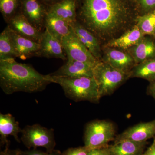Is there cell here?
I'll return each mask as SVG.
<instances>
[{"mask_svg": "<svg viewBox=\"0 0 155 155\" xmlns=\"http://www.w3.org/2000/svg\"><path fill=\"white\" fill-rule=\"evenodd\" d=\"M40 44V49L38 57L67 60L61 42L53 36L46 28L43 31Z\"/></svg>", "mask_w": 155, "mask_h": 155, "instance_id": "11", "label": "cell"}, {"mask_svg": "<svg viewBox=\"0 0 155 155\" xmlns=\"http://www.w3.org/2000/svg\"><path fill=\"white\" fill-rule=\"evenodd\" d=\"M147 94L152 97L155 101V81L150 83L147 88Z\"/></svg>", "mask_w": 155, "mask_h": 155, "instance_id": "31", "label": "cell"}, {"mask_svg": "<svg viewBox=\"0 0 155 155\" xmlns=\"http://www.w3.org/2000/svg\"><path fill=\"white\" fill-rule=\"evenodd\" d=\"M20 140L28 150L42 147L47 151L51 152L56 146L54 130L38 124L25 126L22 130Z\"/></svg>", "mask_w": 155, "mask_h": 155, "instance_id": "6", "label": "cell"}, {"mask_svg": "<svg viewBox=\"0 0 155 155\" xmlns=\"http://www.w3.org/2000/svg\"><path fill=\"white\" fill-rule=\"evenodd\" d=\"M51 83L49 75H42L29 64L15 59L0 61V86L6 94L41 91Z\"/></svg>", "mask_w": 155, "mask_h": 155, "instance_id": "2", "label": "cell"}, {"mask_svg": "<svg viewBox=\"0 0 155 155\" xmlns=\"http://www.w3.org/2000/svg\"><path fill=\"white\" fill-rule=\"evenodd\" d=\"M139 78L150 82L155 81V58L137 64L129 73V78Z\"/></svg>", "mask_w": 155, "mask_h": 155, "instance_id": "22", "label": "cell"}, {"mask_svg": "<svg viewBox=\"0 0 155 155\" xmlns=\"http://www.w3.org/2000/svg\"><path fill=\"white\" fill-rule=\"evenodd\" d=\"M134 1L139 12L143 13V14L155 10V0H134Z\"/></svg>", "mask_w": 155, "mask_h": 155, "instance_id": "26", "label": "cell"}, {"mask_svg": "<svg viewBox=\"0 0 155 155\" xmlns=\"http://www.w3.org/2000/svg\"><path fill=\"white\" fill-rule=\"evenodd\" d=\"M70 25L79 40L97 60L101 61V51L98 39L78 21Z\"/></svg>", "mask_w": 155, "mask_h": 155, "instance_id": "16", "label": "cell"}, {"mask_svg": "<svg viewBox=\"0 0 155 155\" xmlns=\"http://www.w3.org/2000/svg\"><path fill=\"white\" fill-rule=\"evenodd\" d=\"M131 54L135 65L143 61L155 58V43L150 39L143 38L132 47Z\"/></svg>", "mask_w": 155, "mask_h": 155, "instance_id": "20", "label": "cell"}, {"mask_svg": "<svg viewBox=\"0 0 155 155\" xmlns=\"http://www.w3.org/2000/svg\"><path fill=\"white\" fill-rule=\"evenodd\" d=\"M94 66L81 61L67 60V62L51 75L69 77H93Z\"/></svg>", "mask_w": 155, "mask_h": 155, "instance_id": "12", "label": "cell"}, {"mask_svg": "<svg viewBox=\"0 0 155 155\" xmlns=\"http://www.w3.org/2000/svg\"><path fill=\"white\" fill-rule=\"evenodd\" d=\"M49 76L51 82L59 84L69 99L94 104L98 103L101 99L97 84L93 77H69L51 74Z\"/></svg>", "mask_w": 155, "mask_h": 155, "instance_id": "3", "label": "cell"}, {"mask_svg": "<svg viewBox=\"0 0 155 155\" xmlns=\"http://www.w3.org/2000/svg\"><path fill=\"white\" fill-rule=\"evenodd\" d=\"M10 29L17 58L25 60L32 57H38L40 44L20 36Z\"/></svg>", "mask_w": 155, "mask_h": 155, "instance_id": "15", "label": "cell"}, {"mask_svg": "<svg viewBox=\"0 0 155 155\" xmlns=\"http://www.w3.org/2000/svg\"><path fill=\"white\" fill-rule=\"evenodd\" d=\"M22 129L19 127V122L10 114H0V140L1 145H10L7 139L9 136H12L18 142L21 140L18 137L19 133H22Z\"/></svg>", "mask_w": 155, "mask_h": 155, "instance_id": "17", "label": "cell"}, {"mask_svg": "<svg viewBox=\"0 0 155 155\" xmlns=\"http://www.w3.org/2000/svg\"><path fill=\"white\" fill-rule=\"evenodd\" d=\"M108 146L91 150L88 155H110Z\"/></svg>", "mask_w": 155, "mask_h": 155, "instance_id": "29", "label": "cell"}, {"mask_svg": "<svg viewBox=\"0 0 155 155\" xmlns=\"http://www.w3.org/2000/svg\"><path fill=\"white\" fill-rule=\"evenodd\" d=\"M105 57L104 62L115 69L127 74H129L136 65L134 60L130 55L115 49L108 50Z\"/></svg>", "mask_w": 155, "mask_h": 155, "instance_id": "14", "label": "cell"}, {"mask_svg": "<svg viewBox=\"0 0 155 155\" xmlns=\"http://www.w3.org/2000/svg\"><path fill=\"white\" fill-rule=\"evenodd\" d=\"M137 24L143 35H154L155 10L139 16L136 19Z\"/></svg>", "mask_w": 155, "mask_h": 155, "instance_id": "24", "label": "cell"}, {"mask_svg": "<svg viewBox=\"0 0 155 155\" xmlns=\"http://www.w3.org/2000/svg\"><path fill=\"white\" fill-rule=\"evenodd\" d=\"M21 0H0V11L6 22L20 11Z\"/></svg>", "mask_w": 155, "mask_h": 155, "instance_id": "25", "label": "cell"}, {"mask_svg": "<svg viewBox=\"0 0 155 155\" xmlns=\"http://www.w3.org/2000/svg\"><path fill=\"white\" fill-rule=\"evenodd\" d=\"M16 58L17 57L11 29L7 26L0 34V61Z\"/></svg>", "mask_w": 155, "mask_h": 155, "instance_id": "23", "label": "cell"}, {"mask_svg": "<svg viewBox=\"0 0 155 155\" xmlns=\"http://www.w3.org/2000/svg\"><path fill=\"white\" fill-rule=\"evenodd\" d=\"M143 155H155V138H153L152 143L144 152Z\"/></svg>", "mask_w": 155, "mask_h": 155, "instance_id": "32", "label": "cell"}, {"mask_svg": "<svg viewBox=\"0 0 155 155\" xmlns=\"http://www.w3.org/2000/svg\"><path fill=\"white\" fill-rule=\"evenodd\" d=\"M46 6L51 5L60 2L61 0H40Z\"/></svg>", "mask_w": 155, "mask_h": 155, "instance_id": "33", "label": "cell"}, {"mask_svg": "<svg viewBox=\"0 0 155 155\" xmlns=\"http://www.w3.org/2000/svg\"><path fill=\"white\" fill-rule=\"evenodd\" d=\"M90 150L85 146L78 147L70 148L62 153V155H88Z\"/></svg>", "mask_w": 155, "mask_h": 155, "instance_id": "27", "label": "cell"}, {"mask_svg": "<svg viewBox=\"0 0 155 155\" xmlns=\"http://www.w3.org/2000/svg\"><path fill=\"white\" fill-rule=\"evenodd\" d=\"M10 145L6 146V148L1 152L0 155H22V150L19 149L11 150L9 148Z\"/></svg>", "mask_w": 155, "mask_h": 155, "instance_id": "30", "label": "cell"}, {"mask_svg": "<svg viewBox=\"0 0 155 155\" xmlns=\"http://www.w3.org/2000/svg\"><path fill=\"white\" fill-rule=\"evenodd\" d=\"M76 1H77V0H76Z\"/></svg>", "mask_w": 155, "mask_h": 155, "instance_id": "35", "label": "cell"}, {"mask_svg": "<svg viewBox=\"0 0 155 155\" xmlns=\"http://www.w3.org/2000/svg\"><path fill=\"white\" fill-rule=\"evenodd\" d=\"M67 60L81 61L95 67L100 61L79 40L73 28L71 33L63 38L61 41Z\"/></svg>", "mask_w": 155, "mask_h": 155, "instance_id": "7", "label": "cell"}, {"mask_svg": "<svg viewBox=\"0 0 155 155\" xmlns=\"http://www.w3.org/2000/svg\"><path fill=\"white\" fill-rule=\"evenodd\" d=\"M77 20L98 39L115 35L139 16L134 0H77Z\"/></svg>", "mask_w": 155, "mask_h": 155, "instance_id": "1", "label": "cell"}, {"mask_svg": "<svg viewBox=\"0 0 155 155\" xmlns=\"http://www.w3.org/2000/svg\"><path fill=\"white\" fill-rule=\"evenodd\" d=\"M143 36V34L136 25L118 38L114 39L109 42L107 47L126 49L138 43L144 38Z\"/></svg>", "mask_w": 155, "mask_h": 155, "instance_id": "18", "label": "cell"}, {"mask_svg": "<svg viewBox=\"0 0 155 155\" xmlns=\"http://www.w3.org/2000/svg\"><path fill=\"white\" fill-rule=\"evenodd\" d=\"M45 26V28L61 42L63 38L71 33L72 30L69 22L48 14Z\"/></svg>", "mask_w": 155, "mask_h": 155, "instance_id": "21", "label": "cell"}, {"mask_svg": "<svg viewBox=\"0 0 155 155\" xmlns=\"http://www.w3.org/2000/svg\"><path fill=\"white\" fill-rule=\"evenodd\" d=\"M22 155H62V153L58 150H54L53 151L44 152L35 149L22 151Z\"/></svg>", "mask_w": 155, "mask_h": 155, "instance_id": "28", "label": "cell"}, {"mask_svg": "<svg viewBox=\"0 0 155 155\" xmlns=\"http://www.w3.org/2000/svg\"><path fill=\"white\" fill-rule=\"evenodd\" d=\"M115 137L116 127L113 122L106 120H94L85 127L84 146L90 150L107 147Z\"/></svg>", "mask_w": 155, "mask_h": 155, "instance_id": "5", "label": "cell"}, {"mask_svg": "<svg viewBox=\"0 0 155 155\" xmlns=\"http://www.w3.org/2000/svg\"><path fill=\"white\" fill-rule=\"evenodd\" d=\"M154 36H155V34H154Z\"/></svg>", "mask_w": 155, "mask_h": 155, "instance_id": "34", "label": "cell"}, {"mask_svg": "<svg viewBox=\"0 0 155 155\" xmlns=\"http://www.w3.org/2000/svg\"><path fill=\"white\" fill-rule=\"evenodd\" d=\"M48 14L67 21L70 24L77 20L76 0H61L47 6Z\"/></svg>", "mask_w": 155, "mask_h": 155, "instance_id": "13", "label": "cell"}, {"mask_svg": "<svg viewBox=\"0 0 155 155\" xmlns=\"http://www.w3.org/2000/svg\"><path fill=\"white\" fill-rule=\"evenodd\" d=\"M155 138V119L150 122H140L127 128L116 136L114 143L125 140L138 142H145Z\"/></svg>", "mask_w": 155, "mask_h": 155, "instance_id": "9", "label": "cell"}, {"mask_svg": "<svg viewBox=\"0 0 155 155\" xmlns=\"http://www.w3.org/2000/svg\"><path fill=\"white\" fill-rule=\"evenodd\" d=\"M147 142H138L125 140L109 145L110 155H143Z\"/></svg>", "mask_w": 155, "mask_h": 155, "instance_id": "19", "label": "cell"}, {"mask_svg": "<svg viewBox=\"0 0 155 155\" xmlns=\"http://www.w3.org/2000/svg\"><path fill=\"white\" fill-rule=\"evenodd\" d=\"M20 12L35 28L43 32L48 14L47 6L40 0H21Z\"/></svg>", "mask_w": 155, "mask_h": 155, "instance_id": "8", "label": "cell"}, {"mask_svg": "<svg viewBox=\"0 0 155 155\" xmlns=\"http://www.w3.org/2000/svg\"><path fill=\"white\" fill-rule=\"evenodd\" d=\"M7 23L11 30L20 36L40 42L43 32L35 28L20 11Z\"/></svg>", "mask_w": 155, "mask_h": 155, "instance_id": "10", "label": "cell"}, {"mask_svg": "<svg viewBox=\"0 0 155 155\" xmlns=\"http://www.w3.org/2000/svg\"><path fill=\"white\" fill-rule=\"evenodd\" d=\"M93 77L98 87L100 98L110 95L129 78V74L115 69L104 61L94 68Z\"/></svg>", "mask_w": 155, "mask_h": 155, "instance_id": "4", "label": "cell"}]
</instances>
